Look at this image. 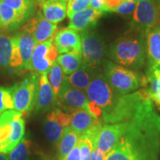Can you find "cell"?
<instances>
[{"instance_id":"cell-1","label":"cell","mask_w":160,"mask_h":160,"mask_svg":"<svg viewBox=\"0 0 160 160\" xmlns=\"http://www.w3.org/2000/svg\"><path fill=\"white\" fill-rule=\"evenodd\" d=\"M159 148L160 116L149 99L129 122L127 131L105 160H158Z\"/></svg>"},{"instance_id":"cell-2","label":"cell","mask_w":160,"mask_h":160,"mask_svg":"<svg viewBox=\"0 0 160 160\" xmlns=\"http://www.w3.org/2000/svg\"><path fill=\"white\" fill-rule=\"evenodd\" d=\"M108 56L116 63L131 70H140L145 63V31L133 28L111 44Z\"/></svg>"},{"instance_id":"cell-3","label":"cell","mask_w":160,"mask_h":160,"mask_svg":"<svg viewBox=\"0 0 160 160\" xmlns=\"http://www.w3.org/2000/svg\"><path fill=\"white\" fill-rule=\"evenodd\" d=\"M103 73L110 85L120 95L131 93L141 87L142 76L134 70L103 59Z\"/></svg>"},{"instance_id":"cell-4","label":"cell","mask_w":160,"mask_h":160,"mask_svg":"<svg viewBox=\"0 0 160 160\" xmlns=\"http://www.w3.org/2000/svg\"><path fill=\"white\" fill-rule=\"evenodd\" d=\"M88 101L93 102L102 110V118L113 108L121 95L108 82L102 72H98L85 90Z\"/></svg>"},{"instance_id":"cell-5","label":"cell","mask_w":160,"mask_h":160,"mask_svg":"<svg viewBox=\"0 0 160 160\" xmlns=\"http://www.w3.org/2000/svg\"><path fill=\"white\" fill-rule=\"evenodd\" d=\"M39 76L31 74L11 87L13 99V109L25 117L34 109L37 104Z\"/></svg>"},{"instance_id":"cell-6","label":"cell","mask_w":160,"mask_h":160,"mask_svg":"<svg viewBox=\"0 0 160 160\" xmlns=\"http://www.w3.org/2000/svg\"><path fill=\"white\" fill-rule=\"evenodd\" d=\"M79 34L82 42V64L99 71L105 53L102 39L92 28L79 32Z\"/></svg>"},{"instance_id":"cell-7","label":"cell","mask_w":160,"mask_h":160,"mask_svg":"<svg viewBox=\"0 0 160 160\" xmlns=\"http://www.w3.org/2000/svg\"><path fill=\"white\" fill-rule=\"evenodd\" d=\"M159 6L157 0L138 2L132 18V26L140 31H147L160 24Z\"/></svg>"},{"instance_id":"cell-8","label":"cell","mask_w":160,"mask_h":160,"mask_svg":"<svg viewBox=\"0 0 160 160\" xmlns=\"http://www.w3.org/2000/svg\"><path fill=\"white\" fill-rule=\"evenodd\" d=\"M71 125V114L62 111L59 108L53 110L46 116L44 122V133L51 143L57 144L61 139L66 128Z\"/></svg>"},{"instance_id":"cell-9","label":"cell","mask_w":160,"mask_h":160,"mask_svg":"<svg viewBox=\"0 0 160 160\" xmlns=\"http://www.w3.org/2000/svg\"><path fill=\"white\" fill-rule=\"evenodd\" d=\"M66 77L58 97L57 106H60L65 113L69 114L80 109L87 111L88 99L85 91L77 89L70 85Z\"/></svg>"},{"instance_id":"cell-10","label":"cell","mask_w":160,"mask_h":160,"mask_svg":"<svg viewBox=\"0 0 160 160\" xmlns=\"http://www.w3.org/2000/svg\"><path fill=\"white\" fill-rule=\"evenodd\" d=\"M57 31V25L46 19L40 12L30 19L22 27V31L29 33L36 44L53 41Z\"/></svg>"},{"instance_id":"cell-11","label":"cell","mask_w":160,"mask_h":160,"mask_svg":"<svg viewBox=\"0 0 160 160\" xmlns=\"http://www.w3.org/2000/svg\"><path fill=\"white\" fill-rule=\"evenodd\" d=\"M0 67L22 70L19 37L0 35Z\"/></svg>"},{"instance_id":"cell-12","label":"cell","mask_w":160,"mask_h":160,"mask_svg":"<svg viewBox=\"0 0 160 160\" xmlns=\"http://www.w3.org/2000/svg\"><path fill=\"white\" fill-rule=\"evenodd\" d=\"M128 126L129 122L105 124L102 126L98 136L97 148L105 156L107 155L125 134Z\"/></svg>"},{"instance_id":"cell-13","label":"cell","mask_w":160,"mask_h":160,"mask_svg":"<svg viewBox=\"0 0 160 160\" xmlns=\"http://www.w3.org/2000/svg\"><path fill=\"white\" fill-rule=\"evenodd\" d=\"M53 44L59 54L67 53H82L79 33L68 27L57 31L53 39Z\"/></svg>"},{"instance_id":"cell-14","label":"cell","mask_w":160,"mask_h":160,"mask_svg":"<svg viewBox=\"0 0 160 160\" xmlns=\"http://www.w3.org/2000/svg\"><path fill=\"white\" fill-rule=\"evenodd\" d=\"M57 105V99L48 79L47 73H42L39 76V88L37 104L34 108L35 113L51 111Z\"/></svg>"},{"instance_id":"cell-15","label":"cell","mask_w":160,"mask_h":160,"mask_svg":"<svg viewBox=\"0 0 160 160\" xmlns=\"http://www.w3.org/2000/svg\"><path fill=\"white\" fill-rule=\"evenodd\" d=\"M104 14L92 8L84 10L73 14L69 18L68 28L81 32L87 29L93 28L97 25L98 20Z\"/></svg>"},{"instance_id":"cell-16","label":"cell","mask_w":160,"mask_h":160,"mask_svg":"<svg viewBox=\"0 0 160 160\" xmlns=\"http://www.w3.org/2000/svg\"><path fill=\"white\" fill-rule=\"evenodd\" d=\"M148 68L160 66V24L145 32Z\"/></svg>"},{"instance_id":"cell-17","label":"cell","mask_w":160,"mask_h":160,"mask_svg":"<svg viewBox=\"0 0 160 160\" xmlns=\"http://www.w3.org/2000/svg\"><path fill=\"white\" fill-rule=\"evenodd\" d=\"M102 121V119L94 117L85 110L80 109L71 113L70 128L81 137Z\"/></svg>"},{"instance_id":"cell-18","label":"cell","mask_w":160,"mask_h":160,"mask_svg":"<svg viewBox=\"0 0 160 160\" xmlns=\"http://www.w3.org/2000/svg\"><path fill=\"white\" fill-rule=\"evenodd\" d=\"M11 132L8 139L0 145V153H9L25 137V122L22 114L19 112L11 122Z\"/></svg>"},{"instance_id":"cell-19","label":"cell","mask_w":160,"mask_h":160,"mask_svg":"<svg viewBox=\"0 0 160 160\" xmlns=\"http://www.w3.org/2000/svg\"><path fill=\"white\" fill-rule=\"evenodd\" d=\"M68 0H47L42 4V14L51 23H59L67 16Z\"/></svg>"},{"instance_id":"cell-20","label":"cell","mask_w":160,"mask_h":160,"mask_svg":"<svg viewBox=\"0 0 160 160\" xmlns=\"http://www.w3.org/2000/svg\"><path fill=\"white\" fill-rule=\"evenodd\" d=\"M99 71L90 68L83 64L77 71L66 77L67 82L72 87L85 91L92 79Z\"/></svg>"},{"instance_id":"cell-21","label":"cell","mask_w":160,"mask_h":160,"mask_svg":"<svg viewBox=\"0 0 160 160\" xmlns=\"http://www.w3.org/2000/svg\"><path fill=\"white\" fill-rule=\"evenodd\" d=\"M79 139V135L68 127L65 129L61 139L57 143V160H65Z\"/></svg>"},{"instance_id":"cell-22","label":"cell","mask_w":160,"mask_h":160,"mask_svg":"<svg viewBox=\"0 0 160 160\" xmlns=\"http://www.w3.org/2000/svg\"><path fill=\"white\" fill-rule=\"evenodd\" d=\"M17 36L19 37L20 55L22 61V70L31 71L32 57L36 42L33 38L26 32H21Z\"/></svg>"},{"instance_id":"cell-23","label":"cell","mask_w":160,"mask_h":160,"mask_svg":"<svg viewBox=\"0 0 160 160\" xmlns=\"http://www.w3.org/2000/svg\"><path fill=\"white\" fill-rule=\"evenodd\" d=\"M37 154L35 145L31 140L24 137L9 153V160H33Z\"/></svg>"},{"instance_id":"cell-24","label":"cell","mask_w":160,"mask_h":160,"mask_svg":"<svg viewBox=\"0 0 160 160\" xmlns=\"http://www.w3.org/2000/svg\"><path fill=\"white\" fill-rule=\"evenodd\" d=\"M0 15L2 27L11 29L17 28L28 19L22 13L17 12L0 1Z\"/></svg>"},{"instance_id":"cell-25","label":"cell","mask_w":160,"mask_h":160,"mask_svg":"<svg viewBox=\"0 0 160 160\" xmlns=\"http://www.w3.org/2000/svg\"><path fill=\"white\" fill-rule=\"evenodd\" d=\"M57 62L65 75H71L81 67L82 64V54L73 53H63L59 55Z\"/></svg>"},{"instance_id":"cell-26","label":"cell","mask_w":160,"mask_h":160,"mask_svg":"<svg viewBox=\"0 0 160 160\" xmlns=\"http://www.w3.org/2000/svg\"><path fill=\"white\" fill-rule=\"evenodd\" d=\"M47 77L50 85H51L52 89H53V93H54L57 102L60 91H61L66 77L62 69V68L60 67L59 63L57 61L52 65L51 68L47 73Z\"/></svg>"},{"instance_id":"cell-27","label":"cell","mask_w":160,"mask_h":160,"mask_svg":"<svg viewBox=\"0 0 160 160\" xmlns=\"http://www.w3.org/2000/svg\"><path fill=\"white\" fill-rule=\"evenodd\" d=\"M1 2L28 18L35 11V0H2Z\"/></svg>"},{"instance_id":"cell-28","label":"cell","mask_w":160,"mask_h":160,"mask_svg":"<svg viewBox=\"0 0 160 160\" xmlns=\"http://www.w3.org/2000/svg\"><path fill=\"white\" fill-rule=\"evenodd\" d=\"M13 108V99L11 88L0 86V115L5 110Z\"/></svg>"},{"instance_id":"cell-29","label":"cell","mask_w":160,"mask_h":160,"mask_svg":"<svg viewBox=\"0 0 160 160\" xmlns=\"http://www.w3.org/2000/svg\"><path fill=\"white\" fill-rule=\"evenodd\" d=\"M91 0H68L67 9L68 17H70L76 13L91 8Z\"/></svg>"},{"instance_id":"cell-30","label":"cell","mask_w":160,"mask_h":160,"mask_svg":"<svg viewBox=\"0 0 160 160\" xmlns=\"http://www.w3.org/2000/svg\"><path fill=\"white\" fill-rule=\"evenodd\" d=\"M81 160H91L93 145L91 139L87 137H79L78 142Z\"/></svg>"},{"instance_id":"cell-31","label":"cell","mask_w":160,"mask_h":160,"mask_svg":"<svg viewBox=\"0 0 160 160\" xmlns=\"http://www.w3.org/2000/svg\"><path fill=\"white\" fill-rule=\"evenodd\" d=\"M136 6H137V2L133 0H125L118 5L117 8L112 10L111 12L117 13L121 16H124V17H129L133 13Z\"/></svg>"},{"instance_id":"cell-32","label":"cell","mask_w":160,"mask_h":160,"mask_svg":"<svg viewBox=\"0 0 160 160\" xmlns=\"http://www.w3.org/2000/svg\"><path fill=\"white\" fill-rule=\"evenodd\" d=\"M87 111L94 117L102 119V110L97 104L88 101L87 105Z\"/></svg>"},{"instance_id":"cell-33","label":"cell","mask_w":160,"mask_h":160,"mask_svg":"<svg viewBox=\"0 0 160 160\" xmlns=\"http://www.w3.org/2000/svg\"><path fill=\"white\" fill-rule=\"evenodd\" d=\"M65 160H81V157H80V152L79 146L77 145L72 150L71 153H69Z\"/></svg>"},{"instance_id":"cell-34","label":"cell","mask_w":160,"mask_h":160,"mask_svg":"<svg viewBox=\"0 0 160 160\" xmlns=\"http://www.w3.org/2000/svg\"><path fill=\"white\" fill-rule=\"evenodd\" d=\"M91 160H105V155L97 148H93L92 151Z\"/></svg>"},{"instance_id":"cell-35","label":"cell","mask_w":160,"mask_h":160,"mask_svg":"<svg viewBox=\"0 0 160 160\" xmlns=\"http://www.w3.org/2000/svg\"><path fill=\"white\" fill-rule=\"evenodd\" d=\"M124 1H125V0H105V4L109 8L110 12H111L112 10L117 8L118 5L123 2Z\"/></svg>"},{"instance_id":"cell-36","label":"cell","mask_w":160,"mask_h":160,"mask_svg":"<svg viewBox=\"0 0 160 160\" xmlns=\"http://www.w3.org/2000/svg\"><path fill=\"white\" fill-rule=\"evenodd\" d=\"M0 160H9L8 155L0 153Z\"/></svg>"},{"instance_id":"cell-37","label":"cell","mask_w":160,"mask_h":160,"mask_svg":"<svg viewBox=\"0 0 160 160\" xmlns=\"http://www.w3.org/2000/svg\"><path fill=\"white\" fill-rule=\"evenodd\" d=\"M45 1H47V0H35L36 2L40 3V4H42L43 2H45Z\"/></svg>"},{"instance_id":"cell-38","label":"cell","mask_w":160,"mask_h":160,"mask_svg":"<svg viewBox=\"0 0 160 160\" xmlns=\"http://www.w3.org/2000/svg\"><path fill=\"white\" fill-rule=\"evenodd\" d=\"M2 27V19H1V15H0V28Z\"/></svg>"},{"instance_id":"cell-39","label":"cell","mask_w":160,"mask_h":160,"mask_svg":"<svg viewBox=\"0 0 160 160\" xmlns=\"http://www.w3.org/2000/svg\"><path fill=\"white\" fill-rule=\"evenodd\" d=\"M133 1H134V2H139V1H141V0H133Z\"/></svg>"},{"instance_id":"cell-40","label":"cell","mask_w":160,"mask_h":160,"mask_svg":"<svg viewBox=\"0 0 160 160\" xmlns=\"http://www.w3.org/2000/svg\"><path fill=\"white\" fill-rule=\"evenodd\" d=\"M157 69L158 70H159V72H160V66H159V67H157Z\"/></svg>"},{"instance_id":"cell-41","label":"cell","mask_w":160,"mask_h":160,"mask_svg":"<svg viewBox=\"0 0 160 160\" xmlns=\"http://www.w3.org/2000/svg\"><path fill=\"white\" fill-rule=\"evenodd\" d=\"M159 10H160V2H159Z\"/></svg>"},{"instance_id":"cell-42","label":"cell","mask_w":160,"mask_h":160,"mask_svg":"<svg viewBox=\"0 0 160 160\" xmlns=\"http://www.w3.org/2000/svg\"><path fill=\"white\" fill-rule=\"evenodd\" d=\"M0 1H2V0H0Z\"/></svg>"}]
</instances>
